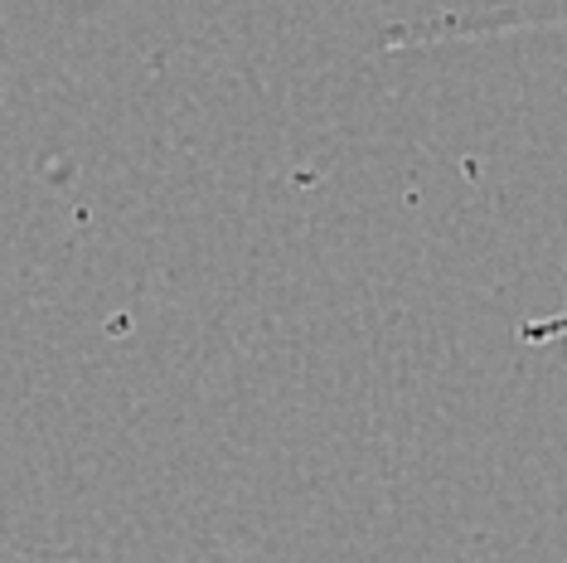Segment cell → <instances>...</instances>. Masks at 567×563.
I'll use <instances>...</instances> for the list:
<instances>
[]
</instances>
